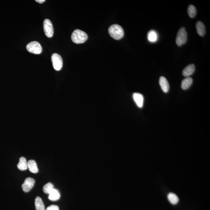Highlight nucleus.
<instances>
[{
	"label": "nucleus",
	"instance_id": "obj_7",
	"mask_svg": "<svg viewBox=\"0 0 210 210\" xmlns=\"http://www.w3.org/2000/svg\"><path fill=\"white\" fill-rule=\"evenodd\" d=\"M35 180L33 178L28 177L27 178L23 183L22 187L23 190L25 193L28 192L34 187Z\"/></svg>",
	"mask_w": 210,
	"mask_h": 210
},
{
	"label": "nucleus",
	"instance_id": "obj_19",
	"mask_svg": "<svg viewBox=\"0 0 210 210\" xmlns=\"http://www.w3.org/2000/svg\"><path fill=\"white\" fill-rule=\"evenodd\" d=\"M53 184L51 182H48L44 186L43 191L46 194H49L51 191L54 189Z\"/></svg>",
	"mask_w": 210,
	"mask_h": 210
},
{
	"label": "nucleus",
	"instance_id": "obj_11",
	"mask_svg": "<svg viewBox=\"0 0 210 210\" xmlns=\"http://www.w3.org/2000/svg\"><path fill=\"white\" fill-rule=\"evenodd\" d=\"M60 197L59 191L56 189L54 188L49 194L48 198L52 201H56L59 200Z\"/></svg>",
	"mask_w": 210,
	"mask_h": 210
},
{
	"label": "nucleus",
	"instance_id": "obj_4",
	"mask_svg": "<svg viewBox=\"0 0 210 210\" xmlns=\"http://www.w3.org/2000/svg\"><path fill=\"white\" fill-rule=\"evenodd\" d=\"M26 48L28 52L35 54H40L41 53L42 48L39 42L32 41L27 45Z\"/></svg>",
	"mask_w": 210,
	"mask_h": 210
},
{
	"label": "nucleus",
	"instance_id": "obj_10",
	"mask_svg": "<svg viewBox=\"0 0 210 210\" xmlns=\"http://www.w3.org/2000/svg\"><path fill=\"white\" fill-rule=\"evenodd\" d=\"M195 70V67L194 64H191L188 65L183 70L182 75L185 77H189L190 75L194 73Z\"/></svg>",
	"mask_w": 210,
	"mask_h": 210
},
{
	"label": "nucleus",
	"instance_id": "obj_8",
	"mask_svg": "<svg viewBox=\"0 0 210 210\" xmlns=\"http://www.w3.org/2000/svg\"><path fill=\"white\" fill-rule=\"evenodd\" d=\"M159 84L163 91L165 93H167L169 92L170 86L168 81L165 77L161 76L159 79Z\"/></svg>",
	"mask_w": 210,
	"mask_h": 210
},
{
	"label": "nucleus",
	"instance_id": "obj_14",
	"mask_svg": "<svg viewBox=\"0 0 210 210\" xmlns=\"http://www.w3.org/2000/svg\"><path fill=\"white\" fill-rule=\"evenodd\" d=\"M193 79L190 77H186V78L183 80L181 82V87L183 90H186L191 87L192 84Z\"/></svg>",
	"mask_w": 210,
	"mask_h": 210
},
{
	"label": "nucleus",
	"instance_id": "obj_3",
	"mask_svg": "<svg viewBox=\"0 0 210 210\" xmlns=\"http://www.w3.org/2000/svg\"><path fill=\"white\" fill-rule=\"evenodd\" d=\"M187 40V33L185 28H182L178 32L176 38V43L178 46L185 44Z\"/></svg>",
	"mask_w": 210,
	"mask_h": 210
},
{
	"label": "nucleus",
	"instance_id": "obj_5",
	"mask_svg": "<svg viewBox=\"0 0 210 210\" xmlns=\"http://www.w3.org/2000/svg\"><path fill=\"white\" fill-rule=\"evenodd\" d=\"M51 59L54 69L57 71L61 70L63 66L61 57L59 54L55 53L53 54Z\"/></svg>",
	"mask_w": 210,
	"mask_h": 210
},
{
	"label": "nucleus",
	"instance_id": "obj_2",
	"mask_svg": "<svg viewBox=\"0 0 210 210\" xmlns=\"http://www.w3.org/2000/svg\"><path fill=\"white\" fill-rule=\"evenodd\" d=\"M88 38V37L87 34L79 29L74 31L71 35L72 41L75 44L84 43L87 40Z\"/></svg>",
	"mask_w": 210,
	"mask_h": 210
},
{
	"label": "nucleus",
	"instance_id": "obj_17",
	"mask_svg": "<svg viewBox=\"0 0 210 210\" xmlns=\"http://www.w3.org/2000/svg\"><path fill=\"white\" fill-rule=\"evenodd\" d=\"M168 199L172 204L176 205L179 202V199L176 194L173 193H169L168 195Z\"/></svg>",
	"mask_w": 210,
	"mask_h": 210
},
{
	"label": "nucleus",
	"instance_id": "obj_15",
	"mask_svg": "<svg viewBox=\"0 0 210 210\" xmlns=\"http://www.w3.org/2000/svg\"><path fill=\"white\" fill-rule=\"evenodd\" d=\"M196 28L198 34L200 36H203L205 33V28L203 23L198 21L196 24Z\"/></svg>",
	"mask_w": 210,
	"mask_h": 210
},
{
	"label": "nucleus",
	"instance_id": "obj_6",
	"mask_svg": "<svg viewBox=\"0 0 210 210\" xmlns=\"http://www.w3.org/2000/svg\"><path fill=\"white\" fill-rule=\"evenodd\" d=\"M43 28L47 37H52L54 34V30L52 23L49 19H45L43 22Z\"/></svg>",
	"mask_w": 210,
	"mask_h": 210
},
{
	"label": "nucleus",
	"instance_id": "obj_22",
	"mask_svg": "<svg viewBox=\"0 0 210 210\" xmlns=\"http://www.w3.org/2000/svg\"><path fill=\"white\" fill-rule=\"evenodd\" d=\"M45 1H45V0H36V2H38L40 4L43 3Z\"/></svg>",
	"mask_w": 210,
	"mask_h": 210
},
{
	"label": "nucleus",
	"instance_id": "obj_1",
	"mask_svg": "<svg viewBox=\"0 0 210 210\" xmlns=\"http://www.w3.org/2000/svg\"><path fill=\"white\" fill-rule=\"evenodd\" d=\"M108 31L110 36L116 40H120L123 37V28L117 24L111 26L109 28Z\"/></svg>",
	"mask_w": 210,
	"mask_h": 210
},
{
	"label": "nucleus",
	"instance_id": "obj_21",
	"mask_svg": "<svg viewBox=\"0 0 210 210\" xmlns=\"http://www.w3.org/2000/svg\"><path fill=\"white\" fill-rule=\"evenodd\" d=\"M45 210H59V208L57 205H52L48 206Z\"/></svg>",
	"mask_w": 210,
	"mask_h": 210
},
{
	"label": "nucleus",
	"instance_id": "obj_9",
	"mask_svg": "<svg viewBox=\"0 0 210 210\" xmlns=\"http://www.w3.org/2000/svg\"><path fill=\"white\" fill-rule=\"evenodd\" d=\"M133 96L134 101L137 106L139 108H142L144 103V97L143 95L140 93H134Z\"/></svg>",
	"mask_w": 210,
	"mask_h": 210
},
{
	"label": "nucleus",
	"instance_id": "obj_13",
	"mask_svg": "<svg viewBox=\"0 0 210 210\" xmlns=\"http://www.w3.org/2000/svg\"><path fill=\"white\" fill-rule=\"evenodd\" d=\"M18 168L19 170L24 171L28 169V161L25 157L22 156L19 159V163L17 164Z\"/></svg>",
	"mask_w": 210,
	"mask_h": 210
},
{
	"label": "nucleus",
	"instance_id": "obj_16",
	"mask_svg": "<svg viewBox=\"0 0 210 210\" xmlns=\"http://www.w3.org/2000/svg\"><path fill=\"white\" fill-rule=\"evenodd\" d=\"M36 210H45L44 204L41 198L37 196L35 200Z\"/></svg>",
	"mask_w": 210,
	"mask_h": 210
},
{
	"label": "nucleus",
	"instance_id": "obj_18",
	"mask_svg": "<svg viewBox=\"0 0 210 210\" xmlns=\"http://www.w3.org/2000/svg\"><path fill=\"white\" fill-rule=\"evenodd\" d=\"M148 38L149 41L155 42L158 39V35L156 32L154 30H151L148 33Z\"/></svg>",
	"mask_w": 210,
	"mask_h": 210
},
{
	"label": "nucleus",
	"instance_id": "obj_20",
	"mask_svg": "<svg viewBox=\"0 0 210 210\" xmlns=\"http://www.w3.org/2000/svg\"><path fill=\"white\" fill-rule=\"evenodd\" d=\"M188 13L190 17L193 18L196 16V7L194 6L190 5L189 6L188 9Z\"/></svg>",
	"mask_w": 210,
	"mask_h": 210
},
{
	"label": "nucleus",
	"instance_id": "obj_12",
	"mask_svg": "<svg viewBox=\"0 0 210 210\" xmlns=\"http://www.w3.org/2000/svg\"><path fill=\"white\" fill-rule=\"evenodd\" d=\"M28 168L33 173H37L39 171L37 164L34 160H31L28 161Z\"/></svg>",
	"mask_w": 210,
	"mask_h": 210
}]
</instances>
